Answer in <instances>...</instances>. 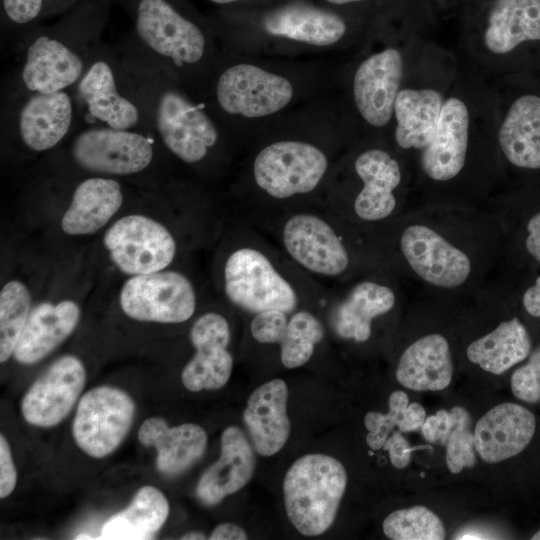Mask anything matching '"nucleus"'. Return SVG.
I'll use <instances>...</instances> for the list:
<instances>
[{"instance_id":"obj_1","label":"nucleus","mask_w":540,"mask_h":540,"mask_svg":"<svg viewBox=\"0 0 540 540\" xmlns=\"http://www.w3.org/2000/svg\"><path fill=\"white\" fill-rule=\"evenodd\" d=\"M219 254L218 288L234 308L252 316L322 307L327 289L246 219L231 229Z\"/></svg>"},{"instance_id":"obj_2","label":"nucleus","mask_w":540,"mask_h":540,"mask_svg":"<svg viewBox=\"0 0 540 540\" xmlns=\"http://www.w3.org/2000/svg\"><path fill=\"white\" fill-rule=\"evenodd\" d=\"M167 73L134 49L118 58L120 86L139 108L142 125L152 128L178 160L199 165L217 146L218 129L202 108L171 85Z\"/></svg>"},{"instance_id":"obj_3","label":"nucleus","mask_w":540,"mask_h":540,"mask_svg":"<svg viewBox=\"0 0 540 540\" xmlns=\"http://www.w3.org/2000/svg\"><path fill=\"white\" fill-rule=\"evenodd\" d=\"M107 7L106 0L78 2L55 25L31 30L20 42L21 87L30 92H57L74 87L101 47Z\"/></svg>"},{"instance_id":"obj_4","label":"nucleus","mask_w":540,"mask_h":540,"mask_svg":"<svg viewBox=\"0 0 540 540\" xmlns=\"http://www.w3.org/2000/svg\"><path fill=\"white\" fill-rule=\"evenodd\" d=\"M340 221L325 206L309 205L248 222L269 234L291 262L320 283L343 278L351 268Z\"/></svg>"},{"instance_id":"obj_5","label":"nucleus","mask_w":540,"mask_h":540,"mask_svg":"<svg viewBox=\"0 0 540 540\" xmlns=\"http://www.w3.org/2000/svg\"><path fill=\"white\" fill-rule=\"evenodd\" d=\"M328 169L327 154L312 143L280 140L263 147L253 159L251 175L265 203L244 219L251 222L293 209L294 200L318 190Z\"/></svg>"},{"instance_id":"obj_6","label":"nucleus","mask_w":540,"mask_h":540,"mask_svg":"<svg viewBox=\"0 0 540 540\" xmlns=\"http://www.w3.org/2000/svg\"><path fill=\"white\" fill-rule=\"evenodd\" d=\"M347 472L336 458L325 454L299 457L283 480L286 514L298 532L318 536L334 523L347 486Z\"/></svg>"},{"instance_id":"obj_7","label":"nucleus","mask_w":540,"mask_h":540,"mask_svg":"<svg viewBox=\"0 0 540 540\" xmlns=\"http://www.w3.org/2000/svg\"><path fill=\"white\" fill-rule=\"evenodd\" d=\"M144 57L167 70L198 64L206 54L203 30L172 0H125Z\"/></svg>"},{"instance_id":"obj_8","label":"nucleus","mask_w":540,"mask_h":540,"mask_svg":"<svg viewBox=\"0 0 540 540\" xmlns=\"http://www.w3.org/2000/svg\"><path fill=\"white\" fill-rule=\"evenodd\" d=\"M103 245L114 266L129 276L168 269L179 253L171 229L143 214L118 218L105 231Z\"/></svg>"},{"instance_id":"obj_9","label":"nucleus","mask_w":540,"mask_h":540,"mask_svg":"<svg viewBox=\"0 0 540 540\" xmlns=\"http://www.w3.org/2000/svg\"><path fill=\"white\" fill-rule=\"evenodd\" d=\"M119 304L124 314L131 319L179 324L195 314L198 291L190 276L168 268L130 276L121 287Z\"/></svg>"},{"instance_id":"obj_10","label":"nucleus","mask_w":540,"mask_h":540,"mask_svg":"<svg viewBox=\"0 0 540 540\" xmlns=\"http://www.w3.org/2000/svg\"><path fill=\"white\" fill-rule=\"evenodd\" d=\"M73 162L92 176H128L143 172L153 162L152 140L133 130L92 126L73 139Z\"/></svg>"},{"instance_id":"obj_11","label":"nucleus","mask_w":540,"mask_h":540,"mask_svg":"<svg viewBox=\"0 0 540 540\" xmlns=\"http://www.w3.org/2000/svg\"><path fill=\"white\" fill-rule=\"evenodd\" d=\"M135 406L124 391L99 386L79 401L73 421V437L87 455L103 458L124 440L134 418Z\"/></svg>"},{"instance_id":"obj_12","label":"nucleus","mask_w":540,"mask_h":540,"mask_svg":"<svg viewBox=\"0 0 540 540\" xmlns=\"http://www.w3.org/2000/svg\"><path fill=\"white\" fill-rule=\"evenodd\" d=\"M74 88L75 108L97 126L132 130L142 125L137 105L123 92L118 57L101 45Z\"/></svg>"},{"instance_id":"obj_13","label":"nucleus","mask_w":540,"mask_h":540,"mask_svg":"<svg viewBox=\"0 0 540 540\" xmlns=\"http://www.w3.org/2000/svg\"><path fill=\"white\" fill-rule=\"evenodd\" d=\"M292 97L288 79L246 63L228 67L216 83L217 103L231 115L265 117L285 108Z\"/></svg>"},{"instance_id":"obj_14","label":"nucleus","mask_w":540,"mask_h":540,"mask_svg":"<svg viewBox=\"0 0 540 540\" xmlns=\"http://www.w3.org/2000/svg\"><path fill=\"white\" fill-rule=\"evenodd\" d=\"M189 339L195 353L182 370L183 385L192 392L220 389L228 382L234 364L228 318L218 311L204 312L193 322Z\"/></svg>"},{"instance_id":"obj_15","label":"nucleus","mask_w":540,"mask_h":540,"mask_svg":"<svg viewBox=\"0 0 540 540\" xmlns=\"http://www.w3.org/2000/svg\"><path fill=\"white\" fill-rule=\"evenodd\" d=\"M396 294L387 284L361 280L344 292L326 293L322 310L333 333L342 340L368 341L373 321L395 306Z\"/></svg>"},{"instance_id":"obj_16","label":"nucleus","mask_w":540,"mask_h":540,"mask_svg":"<svg viewBox=\"0 0 540 540\" xmlns=\"http://www.w3.org/2000/svg\"><path fill=\"white\" fill-rule=\"evenodd\" d=\"M14 126L21 143L33 152H45L56 147L69 133L75 103L67 90L17 94Z\"/></svg>"},{"instance_id":"obj_17","label":"nucleus","mask_w":540,"mask_h":540,"mask_svg":"<svg viewBox=\"0 0 540 540\" xmlns=\"http://www.w3.org/2000/svg\"><path fill=\"white\" fill-rule=\"evenodd\" d=\"M82 362L73 355L54 361L31 385L21 403L24 419L33 426L51 427L71 411L85 383Z\"/></svg>"},{"instance_id":"obj_18","label":"nucleus","mask_w":540,"mask_h":540,"mask_svg":"<svg viewBox=\"0 0 540 540\" xmlns=\"http://www.w3.org/2000/svg\"><path fill=\"white\" fill-rule=\"evenodd\" d=\"M399 243L412 270L434 286L454 288L470 275L468 256L432 228L410 225L402 232Z\"/></svg>"},{"instance_id":"obj_19","label":"nucleus","mask_w":540,"mask_h":540,"mask_svg":"<svg viewBox=\"0 0 540 540\" xmlns=\"http://www.w3.org/2000/svg\"><path fill=\"white\" fill-rule=\"evenodd\" d=\"M402 74V56L395 48L369 56L357 68L353 81L354 101L370 125L381 127L391 119Z\"/></svg>"},{"instance_id":"obj_20","label":"nucleus","mask_w":540,"mask_h":540,"mask_svg":"<svg viewBox=\"0 0 540 540\" xmlns=\"http://www.w3.org/2000/svg\"><path fill=\"white\" fill-rule=\"evenodd\" d=\"M354 170L362 187L353 199L352 215L367 223L390 217L397 205L394 191L401 182L397 160L383 149L372 148L357 156Z\"/></svg>"},{"instance_id":"obj_21","label":"nucleus","mask_w":540,"mask_h":540,"mask_svg":"<svg viewBox=\"0 0 540 540\" xmlns=\"http://www.w3.org/2000/svg\"><path fill=\"white\" fill-rule=\"evenodd\" d=\"M536 430L534 414L516 403L491 408L476 423L475 449L487 463H498L521 453Z\"/></svg>"},{"instance_id":"obj_22","label":"nucleus","mask_w":540,"mask_h":540,"mask_svg":"<svg viewBox=\"0 0 540 540\" xmlns=\"http://www.w3.org/2000/svg\"><path fill=\"white\" fill-rule=\"evenodd\" d=\"M256 458L251 443L241 429L227 427L221 435L219 459L201 475L196 496L212 506L241 490L253 477Z\"/></svg>"},{"instance_id":"obj_23","label":"nucleus","mask_w":540,"mask_h":540,"mask_svg":"<svg viewBox=\"0 0 540 540\" xmlns=\"http://www.w3.org/2000/svg\"><path fill=\"white\" fill-rule=\"evenodd\" d=\"M287 400V384L279 378L260 385L248 398L243 421L255 451L261 456L276 454L289 438Z\"/></svg>"},{"instance_id":"obj_24","label":"nucleus","mask_w":540,"mask_h":540,"mask_svg":"<svg viewBox=\"0 0 540 540\" xmlns=\"http://www.w3.org/2000/svg\"><path fill=\"white\" fill-rule=\"evenodd\" d=\"M469 112L463 101L449 98L444 102L436 132L423 149L421 166L436 181H447L462 170L468 147Z\"/></svg>"},{"instance_id":"obj_25","label":"nucleus","mask_w":540,"mask_h":540,"mask_svg":"<svg viewBox=\"0 0 540 540\" xmlns=\"http://www.w3.org/2000/svg\"><path fill=\"white\" fill-rule=\"evenodd\" d=\"M123 202V189L116 179L87 177L74 188L61 218V229L71 236L94 234L111 221Z\"/></svg>"},{"instance_id":"obj_26","label":"nucleus","mask_w":540,"mask_h":540,"mask_svg":"<svg viewBox=\"0 0 540 540\" xmlns=\"http://www.w3.org/2000/svg\"><path fill=\"white\" fill-rule=\"evenodd\" d=\"M79 305L70 299L42 302L32 308L13 356L21 364H34L48 356L76 328Z\"/></svg>"},{"instance_id":"obj_27","label":"nucleus","mask_w":540,"mask_h":540,"mask_svg":"<svg viewBox=\"0 0 540 540\" xmlns=\"http://www.w3.org/2000/svg\"><path fill=\"white\" fill-rule=\"evenodd\" d=\"M138 440L144 446L155 447L159 472L176 476L202 457L207 445V434L194 423L169 427L164 419L151 417L142 423Z\"/></svg>"},{"instance_id":"obj_28","label":"nucleus","mask_w":540,"mask_h":540,"mask_svg":"<svg viewBox=\"0 0 540 540\" xmlns=\"http://www.w3.org/2000/svg\"><path fill=\"white\" fill-rule=\"evenodd\" d=\"M453 362L449 344L440 334H429L412 343L401 355L396 379L414 391H440L451 383Z\"/></svg>"},{"instance_id":"obj_29","label":"nucleus","mask_w":540,"mask_h":540,"mask_svg":"<svg viewBox=\"0 0 540 540\" xmlns=\"http://www.w3.org/2000/svg\"><path fill=\"white\" fill-rule=\"evenodd\" d=\"M263 26L271 35L315 46L332 45L346 32V24L341 17L304 4L284 6L269 13Z\"/></svg>"},{"instance_id":"obj_30","label":"nucleus","mask_w":540,"mask_h":540,"mask_svg":"<svg viewBox=\"0 0 540 540\" xmlns=\"http://www.w3.org/2000/svg\"><path fill=\"white\" fill-rule=\"evenodd\" d=\"M507 160L521 168H540V97L523 95L509 108L498 134Z\"/></svg>"},{"instance_id":"obj_31","label":"nucleus","mask_w":540,"mask_h":540,"mask_svg":"<svg viewBox=\"0 0 540 540\" xmlns=\"http://www.w3.org/2000/svg\"><path fill=\"white\" fill-rule=\"evenodd\" d=\"M484 34L486 47L505 54L525 41L540 40V0H496Z\"/></svg>"},{"instance_id":"obj_32","label":"nucleus","mask_w":540,"mask_h":540,"mask_svg":"<svg viewBox=\"0 0 540 540\" xmlns=\"http://www.w3.org/2000/svg\"><path fill=\"white\" fill-rule=\"evenodd\" d=\"M443 104L434 89L400 90L394 104L397 144L404 149L426 148L436 132Z\"/></svg>"},{"instance_id":"obj_33","label":"nucleus","mask_w":540,"mask_h":540,"mask_svg":"<svg viewBox=\"0 0 540 540\" xmlns=\"http://www.w3.org/2000/svg\"><path fill=\"white\" fill-rule=\"evenodd\" d=\"M169 503L164 494L153 486L142 487L131 504L109 518L101 529V539H152L165 523Z\"/></svg>"},{"instance_id":"obj_34","label":"nucleus","mask_w":540,"mask_h":540,"mask_svg":"<svg viewBox=\"0 0 540 540\" xmlns=\"http://www.w3.org/2000/svg\"><path fill=\"white\" fill-rule=\"evenodd\" d=\"M531 350L526 327L518 318L500 323L493 331L473 341L468 359L484 371L500 375L525 360Z\"/></svg>"},{"instance_id":"obj_35","label":"nucleus","mask_w":540,"mask_h":540,"mask_svg":"<svg viewBox=\"0 0 540 540\" xmlns=\"http://www.w3.org/2000/svg\"><path fill=\"white\" fill-rule=\"evenodd\" d=\"M312 307H302L289 314L287 325L277 343L280 360L287 369L305 365L326 335L323 320Z\"/></svg>"},{"instance_id":"obj_36","label":"nucleus","mask_w":540,"mask_h":540,"mask_svg":"<svg viewBox=\"0 0 540 540\" xmlns=\"http://www.w3.org/2000/svg\"><path fill=\"white\" fill-rule=\"evenodd\" d=\"M31 293L18 279L6 282L0 292V361L14 353L17 342L31 312Z\"/></svg>"},{"instance_id":"obj_37","label":"nucleus","mask_w":540,"mask_h":540,"mask_svg":"<svg viewBox=\"0 0 540 540\" xmlns=\"http://www.w3.org/2000/svg\"><path fill=\"white\" fill-rule=\"evenodd\" d=\"M382 528L393 540H442L446 536L441 519L421 505L391 512Z\"/></svg>"},{"instance_id":"obj_38","label":"nucleus","mask_w":540,"mask_h":540,"mask_svg":"<svg viewBox=\"0 0 540 540\" xmlns=\"http://www.w3.org/2000/svg\"><path fill=\"white\" fill-rule=\"evenodd\" d=\"M453 410L455 423L445 443V459L449 471L458 474L464 468H470L476 464V449L469 412L460 406L453 407Z\"/></svg>"},{"instance_id":"obj_39","label":"nucleus","mask_w":540,"mask_h":540,"mask_svg":"<svg viewBox=\"0 0 540 540\" xmlns=\"http://www.w3.org/2000/svg\"><path fill=\"white\" fill-rule=\"evenodd\" d=\"M389 410L386 414L370 411L364 417V425L369 431L366 443L372 450H379L395 426L401 425L409 399L405 392L394 391L389 397Z\"/></svg>"},{"instance_id":"obj_40","label":"nucleus","mask_w":540,"mask_h":540,"mask_svg":"<svg viewBox=\"0 0 540 540\" xmlns=\"http://www.w3.org/2000/svg\"><path fill=\"white\" fill-rule=\"evenodd\" d=\"M4 22L23 38L45 16L46 0H1Z\"/></svg>"},{"instance_id":"obj_41","label":"nucleus","mask_w":540,"mask_h":540,"mask_svg":"<svg viewBox=\"0 0 540 540\" xmlns=\"http://www.w3.org/2000/svg\"><path fill=\"white\" fill-rule=\"evenodd\" d=\"M511 390L516 398L527 403L540 401V348L528 362L516 369L511 376Z\"/></svg>"},{"instance_id":"obj_42","label":"nucleus","mask_w":540,"mask_h":540,"mask_svg":"<svg viewBox=\"0 0 540 540\" xmlns=\"http://www.w3.org/2000/svg\"><path fill=\"white\" fill-rule=\"evenodd\" d=\"M290 313L266 311L252 315L249 322L251 337L260 344H277L287 325Z\"/></svg>"},{"instance_id":"obj_43","label":"nucleus","mask_w":540,"mask_h":540,"mask_svg":"<svg viewBox=\"0 0 540 540\" xmlns=\"http://www.w3.org/2000/svg\"><path fill=\"white\" fill-rule=\"evenodd\" d=\"M455 423V412L441 409L436 414L426 417L421 427L422 436L426 441L445 446L447 437Z\"/></svg>"},{"instance_id":"obj_44","label":"nucleus","mask_w":540,"mask_h":540,"mask_svg":"<svg viewBox=\"0 0 540 540\" xmlns=\"http://www.w3.org/2000/svg\"><path fill=\"white\" fill-rule=\"evenodd\" d=\"M430 448V446H410L403 437L401 431L394 432L387 438L382 446L383 450L388 451L391 464L397 469H404L411 460V453L417 449Z\"/></svg>"},{"instance_id":"obj_45","label":"nucleus","mask_w":540,"mask_h":540,"mask_svg":"<svg viewBox=\"0 0 540 540\" xmlns=\"http://www.w3.org/2000/svg\"><path fill=\"white\" fill-rule=\"evenodd\" d=\"M17 482V471L7 440L0 436V497L9 496Z\"/></svg>"},{"instance_id":"obj_46","label":"nucleus","mask_w":540,"mask_h":540,"mask_svg":"<svg viewBox=\"0 0 540 540\" xmlns=\"http://www.w3.org/2000/svg\"><path fill=\"white\" fill-rule=\"evenodd\" d=\"M426 412L419 403H410L404 413L399 431L413 432L421 429L426 419Z\"/></svg>"},{"instance_id":"obj_47","label":"nucleus","mask_w":540,"mask_h":540,"mask_svg":"<svg viewBox=\"0 0 540 540\" xmlns=\"http://www.w3.org/2000/svg\"><path fill=\"white\" fill-rule=\"evenodd\" d=\"M527 232L526 249L534 259L540 262V212L529 220Z\"/></svg>"},{"instance_id":"obj_48","label":"nucleus","mask_w":540,"mask_h":540,"mask_svg":"<svg viewBox=\"0 0 540 540\" xmlns=\"http://www.w3.org/2000/svg\"><path fill=\"white\" fill-rule=\"evenodd\" d=\"M245 530L233 523H221L214 528L209 539L211 540H244L247 539Z\"/></svg>"},{"instance_id":"obj_49","label":"nucleus","mask_w":540,"mask_h":540,"mask_svg":"<svg viewBox=\"0 0 540 540\" xmlns=\"http://www.w3.org/2000/svg\"><path fill=\"white\" fill-rule=\"evenodd\" d=\"M523 306L528 314L540 318V276L523 295Z\"/></svg>"},{"instance_id":"obj_50","label":"nucleus","mask_w":540,"mask_h":540,"mask_svg":"<svg viewBox=\"0 0 540 540\" xmlns=\"http://www.w3.org/2000/svg\"><path fill=\"white\" fill-rule=\"evenodd\" d=\"M78 3V0H46L45 16L59 12L73 3Z\"/></svg>"},{"instance_id":"obj_51","label":"nucleus","mask_w":540,"mask_h":540,"mask_svg":"<svg viewBox=\"0 0 540 540\" xmlns=\"http://www.w3.org/2000/svg\"><path fill=\"white\" fill-rule=\"evenodd\" d=\"M182 540H191V539H206V536L203 534V533H200V532H196V531H193V532H189V533H186L184 534L182 537H181Z\"/></svg>"},{"instance_id":"obj_52","label":"nucleus","mask_w":540,"mask_h":540,"mask_svg":"<svg viewBox=\"0 0 540 540\" xmlns=\"http://www.w3.org/2000/svg\"><path fill=\"white\" fill-rule=\"evenodd\" d=\"M326 1L333 4H347V3L357 2V1H362V0H326Z\"/></svg>"},{"instance_id":"obj_53","label":"nucleus","mask_w":540,"mask_h":540,"mask_svg":"<svg viewBox=\"0 0 540 540\" xmlns=\"http://www.w3.org/2000/svg\"><path fill=\"white\" fill-rule=\"evenodd\" d=\"M209 1L215 4H229L238 0H209Z\"/></svg>"},{"instance_id":"obj_54","label":"nucleus","mask_w":540,"mask_h":540,"mask_svg":"<svg viewBox=\"0 0 540 540\" xmlns=\"http://www.w3.org/2000/svg\"><path fill=\"white\" fill-rule=\"evenodd\" d=\"M76 539H93L92 536H89L87 534H79L75 537Z\"/></svg>"},{"instance_id":"obj_55","label":"nucleus","mask_w":540,"mask_h":540,"mask_svg":"<svg viewBox=\"0 0 540 540\" xmlns=\"http://www.w3.org/2000/svg\"><path fill=\"white\" fill-rule=\"evenodd\" d=\"M532 540H540V530H538L533 536L531 537Z\"/></svg>"}]
</instances>
